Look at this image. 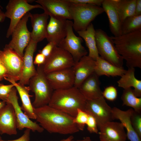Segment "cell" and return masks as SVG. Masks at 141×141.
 <instances>
[{
  "instance_id": "cell-1",
  "label": "cell",
  "mask_w": 141,
  "mask_h": 141,
  "mask_svg": "<svg viewBox=\"0 0 141 141\" xmlns=\"http://www.w3.org/2000/svg\"><path fill=\"white\" fill-rule=\"evenodd\" d=\"M37 121L50 133L72 134L79 132L74 117L48 105L34 108Z\"/></svg>"
},
{
  "instance_id": "cell-2",
  "label": "cell",
  "mask_w": 141,
  "mask_h": 141,
  "mask_svg": "<svg viewBox=\"0 0 141 141\" xmlns=\"http://www.w3.org/2000/svg\"><path fill=\"white\" fill-rule=\"evenodd\" d=\"M111 37L128 68H141V30Z\"/></svg>"
},
{
  "instance_id": "cell-3",
  "label": "cell",
  "mask_w": 141,
  "mask_h": 141,
  "mask_svg": "<svg viewBox=\"0 0 141 141\" xmlns=\"http://www.w3.org/2000/svg\"><path fill=\"white\" fill-rule=\"evenodd\" d=\"M86 100L78 88L73 86L54 90L48 105L74 117L78 109L85 110Z\"/></svg>"
},
{
  "instance_id": "cell-4",
  "label": "cell",
  "mask_w": 141,
  "mask_h": 141,
  "mask_svg": "<svg viewBox=\"0 0 141 141\" xmlns=\"http://www.w3.org/2000/svg\"><path fill=\"white\" fill-rule=\"evenodd\" d=\"M30 90L35 95L32 104L34 108L48 105L54 90L44 72L42 65L37 66L36 73L29 80Z\"/></svg>"
},
{
  "instance_id": "cell-5",
  "label": "cell",
  "mask_w": 141,
  "mask_h": 141,
  "mask_svg": "<svg viewBox=\"0 0 141 141\" xmlns=\"http://www.w3.org/2000/svg\"><path fill=\"white\" fill-rule=\"evenodd\" d=\"M69 3V10L73 20V28L77 32L85 30L96 16L104 12L100 6Z\"/></svg>"
},
{
  "instance_id": "cell-6",
  "label": "cell",
  "mask_w": 141,
  "mask_h": 141,
  "mask_svg": "<svg viewBox=\"0 0 141 141\" xmlns=\"http://www.w3.org/2000/svg\"><path fill=\"white\" fill-rule=\"evenodd\" d=\"M96 46L99 55L113 64L123 68V60L118 53L111 37L101 29L95 30Z\"/></svg>"
},
{
  "instance_id": "cell-7",
  "label": "cell",
  "mask_w": 141,
  "mask_h": 141,
  "mask_svg": "<svg viewBox=\"0 0 141 141\" xmlns=\"http://www.w3.org/2000/svg\"><path fill=\"white\" fill-rule=\"evenodd\" d=\"M36 8L43 9L39 4H30L26 0H10L6 7L4 13L5 17L10 20V24L7 30L6 37L11 35L13 31L19 21L24 15L30 10Z\"/></svg>"
},
{
  "instance_id": "cell-8",
  "label": "cell",
  "mask_w": 141,
  "mask_h": 141,
  "mask_svg": "<svg viewBox=\"0 0 141 141\" xmlns=\"http://www.w3.org/2000/svg\"><path fill=\"white\" fill-rule=\"evenodd\" d=\"M30 14L28 12L19 21L12 32L11 40L6 45L22 57L24 55V50L31 40V32L28 31L27 26Z\"/></svg>"
},
{
  "instance_id": "cell-9",
  "label": "cell",
  "mask_w": 141,
  "mask_h": 141,
  "mask_svg": "<svg viewBox=\"0 0 141 141\" xmlns=\"http://www.w3.org/2000/svg\"><path fill=\"white\" fill-rule=\"evenodd\" d=\"M0 58L7 71L4 79L19 81L23 68V57L5 45L3 50H0Z\"/></svg>"
},
{
  "instance_id": "cell-10",
  "label": "cell",
  "mask_w": 141,
  "mask_h": 141,
  "mask_svg": "<svg viewBox=\"0 0 141 141\" xmlns=\"http://www.w3.org/2000/svg\"><path fill=\"white\" fill-rule=\"evenodd\" d=\"M73 29V22L70 20H67L66 36L57 46L68 52L75 63L83 56L87 55L88 52L82 45L83 42L82 38L74 34Z\"/></svg>"
},
{
  "instance_id": "cell-11",
  "label": "cell",
  "mask_w": 141,
  "mask_h": 141,
  "mask_svg": "<svg viewBox=\"0 0 141 141\" xmlns=\"http://www.w3.org/2000/svg\"><path fill=\"white\" fill-rule=\"evenodd\" d=\"M75 62L71 55L64 49L56 46L42 65L43 70L47 74L53 72L73 67Z\"/></svg>"
},
{
  "instance_id": "cell-12",
  "label": "cell",
  "mask_w": 141,
  "mask_h": 141,
  "mask_svg": "<svg viewBox=\"0 0 141 141\" xmlns=\"http://www.w3.org/2000/svg\"><path fill=\"white\" fill-rule=\"evenodd\" d=\"M112 108L104 98L86 100L85 110L96 119L98 127L101 124L113 120Z\"/></svg>"
},
{
  "instance_id": "cell-13",
  "label": "cell",
  "mask_w": 141,
  "mask_h": 141,
  "mask_svg": "<svg viewBox=\"0 0 141 141\" xmlns=\"http://www.w3.org/2000/svg\"><path fill=\"white\" fill-rule=\"evenodd\" d=\"M17 92L15 87H13L8 96L6 103H10L13 108L16 118L17 128L22 130L26 128L33 132H42L44 129L36 122L31 120L22 111L18 103Z\"/></svg>"
},
{
  "instance_id": "cell-14",
  "label": "cell",
  "mask_w": 141,
  "mask_h": 141,
  "mask_svg": "<svg viewBox=\"0 0 141 141\" xmlns=\"http://www.w3.org/2000/svg\"><path fill=\"white\" fill-rule=\"evenodd\" d=\"M36 2L42 6L45 13L57 18L72 20L68 0H37Z\"/></svg>"
},
{
  "instance_id": "cell-15",
  "label": "cell",
  "mask_w": 141,
  "mask_h": 141,
  "mask_svg": "<svg viewBox=\"0 0 141 141\" xmlns=\"http://www.w3.org/2000/svg\"><path fill=\"white\" fill-rule=\"evenodd\" d=\"M54 90L69 88L74 86L75 76L73 67L46 74Z\"/></svg>"
},
{
  "instance_id": "cell-16",
  "label": "cell",
  "mask_w": 141,
  "mask_h": 141,
  "mask_svg": "<svg viewBox=\"0 0 141 141\" xmlns=\"http://www.w3.org/2000/svg\"><path fill=\"white\" fill-rule=\"evenodd\" d=\"M100 141H126V133L120 122L110 121L98 127Z\"/></svg>"
},
{
  "instance_id": "cell-17",
  "label": "cell",
  "mask_w": 141,
  "mask_h": 141,
  "mask_svg": "<svg viewBox=\"0 0 141 141\" xmlns=\"http://www.w3.org/2000/svg\"><path fill=\"white\" fill-rule=\"evenodd\" d=\"M37 43L31 40L26 48L23 57V66L21 78L19 83L25 85H28L30 79L36 73L33 61V56Z\"/></svg>"
},
{
  "instance_id": "cell-18",
  "label": "cell",
  "mask_w": 141,
  "mask_h": 141,
  "mask_svg": "<svg viewBox=\"0 0 141 141\" xmlns=\"http://www.w3.org/2000/svg\"><path fill=\"white\" fill-rule=\"evenodd\" d=\"M67 20L50 16L46 37L48 42L52 43L57 46L65 38L66 34Z\"/></svg>"
},
{
  "instance_id": "cell-19",
  "label": "cell",
  "mask_w": 141,
  "mask_h": 141,
  "mask_svg": "<svg viewBox=\"0 0 141 141\" xmlns=\"http://www.w3.org/2000/svg\"><path fill=\"white\" fill-rule=\"evenodd\" d=\"M95 62L86 55L75 63L73 67L75 76L74 86L78 88L86 79L95 72Z\"/></svg>"
},
{
  "instance_id": "cell-20",
  "label": "cell",
  "mask_w": 141,
  "mask_h": 141,
  "mask_svg": "<svg viewBox=\"0 0 141 141\" xmlns=\"http://www.w3.org/2000/svg\"><path fill=\"white\" fill-rule=\"evenodd\" d=\"M17 122L13 108L7 103L0 110V134L9 135L17 134Z\"/></svg>"
},
{
  "instance_id": "cell-21",
  "label": "cell",
  "mask_w": 141,
  "mask_h": 141,
  "mask_svg": "<svg viewBox=\"0 0 141 141\" xmlns=\"http://www.w3.org/2000/svg\"><path fill=\"white\" fill-rule=\"evenodd\" d=\"M99 77L94 72L86 79L78 88L86 99L104 98L100 87Z\"/></svg>"
},
{
  "instance_id": "cell-22",
  "label": "cell",
  "mask_w": 141,
  "mask_h": 141,
  "mask_svg": "<svg viewBox=\"0 0 141 141\" xmlns=\"http://www.w3.org/2000/svg\"><path fill=\"white\" fill-rule=\"evenodd\" d=\"M133 109L122 110L116 107L112 108L113 120H119L127 131V137L130 141H141V138L134 130L131 123V117Z\"/></svg>"
},
{
  "instance_id": "cell-23",
  "label": "cell",
  "mask_w": 141,
  "mask_h": 141,
  "mask_svg": "<svg viewBox=\"0 0 141 141\" xmlns=\"http://www.w3.org/2000/svg\"><path fill=\"white\" fill-rule=\"evenodd\" d=\"M30 17L32 28L31 40L38 43L46 38L49 15L44 12L40 14L31 13Z\"/></svg>"
},
{
  "instance_id": "cell-24",
  "label": "cell",
  "mask_w": 141,
  "mask_h": 141,
  "mask_svg": "<svg viewBox=\"0 0 141 141\" xmlns=\"http://www.w3.org/2000/svg\"><path fill=\"white\" fill-rule=\"evenodd\" d=\"M102 8L108 16L109 29L114 36L122 34L121 23L114 0H104Z\"/></svg>"
},
{
  "instance_id": "cell-25",
  "label": "cell",
  "mask_w": 141,
  "mask_h": 141,
  "mask_svg": "<svg viewBox=\"0 0 141 141\" xmlns=\"http://www.w3.org/2000/svg\"><path fill=\"white\" fill-rule=\"evenodd\" d=\"M6 80L13 84L18 92L20 97L22 104L21 107L24 113L30 119H36L34 108L32 104L30 98L29 87L21 84L14 81L7 80Z\"/></svg>"
},
{
  "instance_id": "cell-26",
  "label": "cell",
  "mask_w": 141,
  "mask_h": 141,
  "mask_svg": "<svg viewBox=\"0 0 141 141\" xmlns=\"http://www.w3.org/2000/svg\"><path fill=\"white\" fill-rule=\"evenodd\" d=\"M95 61V73L99 77H121L126 71L123 67L115 66L100 56Z\"/></svg>"
},
{
  "instance_id": "cell-27",
  "label": "cell",
  "mask_w": 141,
  "mask_h": 141,
  "mask_svg": "<svg viewBox=\"0 0 141 141\" xmlns=\"http://www.w3.org/2000/svg\"><path fill=\"white\" fill-rule=\"evenodd\" d=\"M134 68H128L126 72L117 81L118 86L124 89L133 87L136 96L141 97V80L137 79L135 76Z\"/></svg>"
},
{
  "instance_id": "cell-28",
  "label": "cell",
  "mask_w": 141,
  "mask_h": 141,
  "mask_svg": "<svg viewBox=\"0 0 141 141\" xmlns=\"http://www.w3.org/2000/svg\"><path fill=\"white\" fill-rule=\"evenodd\" d=\"M77 32L85 41L89 50L88 56L96 61L99 56L96 41L95 30L93 25L91 23L85 30Z\"/></svg>"
},
{
  "instance_id": "cell-29",
  "label": "cell",
  "mask_w": 141,
  "mask_h": 141,
  "mask_svg": "<svg viewBox=\"0 0 141 141\" xmlns=\"http://www.w3.org/2000/svg\"><path fill=\"white\" fill-rule=\"evenodd\" d=\"M121 24L126 18L135 15L136 0H114Z\"/></svg>"
},
{
  "instance_id": "cell-30",
  "label": "cell",
  "mask_w": 141,
  "mask_h": 141,
  "mask_svg": "<svg viewBox=\"0 0 141 141\" xmlns=\"http://www.w3.org/2000/svg\"><path fill=\"white\" fill-rule=\"evenodd\" d=\"M122 105L131 107L137 112L141 111V98L134 95L131 88L124 89L121 97Z\"/></svg>"
},
{
  "instance_id": "cell-31",
  "label": "cell",
  "mask_w": 141,
  "mask_h": 141,
  "mask_svg": "<svg viewBox=\"0 0 141 141\" xmlns=\"http://www.w3.org/2000/svg\"><path fill=\"white\" fill-rule=\"evenodd\" d=\"M141 30V15H135L126 18L121 24L122 34L132 33Z\"/></svg>"
},
{
  "instance_id": "cell-32",
  "label": "cell",
  "mask_w": 141,
  "mask_h": 141,
  "mask_svg": "<svg viewBox=\"0 0 141 141\" xmlns=\"http://www.w3.org/2000/svg\"><path fill=\"white\" fill-rule=\"evenodd\" d=\"M88 114L85 111L78 109L77 114L73 119L74 122L80 131H83L86 125L88 118Z\"/></svg>"
},
{
  "instance_id": "cell-33",
  "label": "cell",
  "mask_w": 141,
  "mask_h": 141,
  "mask_svg": "<svg viewBox=\"0 0 141 141\" xmlns=\"http://www.w3.org/2000/svg\"><path fill=\"white\" fill-rule=\"evenodd\" d=\"M131 120L132 126L136 133L141 138V114L134 110Z\"/></svg>"
},
{
  "instance_id": "cell-34",
  "label": "cell",
  "mask_w": 141,
  "mask_h": 141,
  "mask_svg": "<svg viewBox=\"0 0 141 141\" xmlns=\"http://www.w3.org/2000/svg\"><path fill=\"white\" fill-rule=\"evenodd\" d=\"M103 97L110 101H114L117 98L118 91L116 88L113 86L106 87L102 92Z\"/></svg>"
},
{
  "instance_id": "cell-35",
  "label": "cell",
  "mask_w": 141,
  "mask_h": 141,
  "mask_svg": "<svg viewBox=\"0 0 141 141\" xmlns=\"http://www.w3.org/2000/svg\"><path fill=\"white\" fill-rule=\"evenodd\" d=\"M14 87V85L12 84L5 85L0 83V100L6 103L8 96Z\"/></svg>"
},
{
  "instance_id": "cell-36",
  "label": "cell",
  "mask_w": 141,
  "mask_h": 141,
  "mask_svg": "<svg viewBox=\"0 0 141 141\" xmlns=\"http://www.w3.org/2000/svg\"><path fill=\"white\" fill-rule=\"evenodd\" d=\"M88 114V120L86 125L88 131L91 133H98V127L96 120L92 115L89 114Z\"/></svg>"
},
{
  "instance_id": "cell-37",
  "label": "cell",
  "mask_w": 141,
  "mask_h": 141,
  "mask_svg": "<svg viewBox=\"0 0 141 141\" xmlns=\"http://www.w3.org/2000/svg\"><path fill=\"white\" fill-rule=\"evenodd\" d=\"M104 0H68L72 3L89 4L100 6L102 5Z\"/></svg>"
},
{
  "instance_id": "cell-38",
  "label": "cell",
  "mask_w": 141,
  "mask_h": 141,
  "mask_svg": "<svg viewBox=\"0 0 141 141\" xmlns=\"http://www.w3.org/2000/svg\"><path fill=\"white\" fill-rule=\"evenodd\" d=\"M56 46H57L53 43L48 42L42 50L39 51V52L42 54L46 58L50 55Z\"/></svg>"
},
{
  "instance_id": "cell-39",
  "label": "cell",
  "mask_w": 141,
  "mask_h": 141,
  "mask_svg": "<svg viewBox=\"0 0 141 141\" xmlns=\"http://www.w3.org/2000/svg\"><path fill=\"white\" fill-rule=\"evenodd\" d=\"M30 129L26 128L25 131L23 134L17 139L11 140H4L1 139L0 141H29L30 139Z\"/></svg>"
},
{
  "instance_id": "cell-40",
  "label": "cell",
  "mask_w": 141,
  "mask_h": 141,
  "mask_svg": "<svg viewBox=\"0 0 141 141\" xmlns=\"http://www.w3.org/2000/svg\"><path fill=\"white\" fill-rule=\"evenodd\" d=\"M46 58L42 54L39 53L36 55L33 63L34 64L37 65V66L43 65L45 63Z\"/></svg>"
},
{
  "instance_id": "cell-41",
  "label": "cell",
  "mask_w": 141,
  "mask_h": 141,
  "mask_svg": "<svg viewBox=\"0 0 141 141\" xmlns=\"http://www.w3.org/2000/svg\"><path fill=\"white\" fill-rule=\"evenodd\" d=\"M7 76V71L4 65L2 63L0 64V81L4 79Z\"/></svg>"
},
{
  "instance_id": "cell-42",
  "label": "cell",
  "mask_w": 141,
  "mask_h": 141,
  "mask_svg": "<svg viewBox=\"0 0 141 141\" xmlns=\"http://www.w3.org/2000/svg\"><path fill=\"white\" fill-rule=\"evenodd\" d=\"M134 15H141V0H136Z\"/></svg>"
},
{
  "instance_id": "cell-43",
  "label": "cell",
  "mask_w": 141,
  "mask_h": 141,
  "mask_svg": "<svg viewBox=\"0 0 141 141\" xmlns=\"http://www.w3.org/2000/svg\"><path fill=\"white\" fill-rule=\"evenodd\" d=\"M1 7L0 4V23L3 22L6 17L5 16L4 13L2 11Z\"/></svg>"
},
{
  "instance_id": "cell-44",
  "label": "cell",
  "mask_w": 141,
  "mask_h": 141,
  "mask_svg": "<svg viewBox=\"0 0 141 141\" xmlns=\"http://www.w3.org/2000/svg\"><path fill=\"white\" fill-rule=\"evenodd\" d=\"M71 141H93L89 137H86L81 139L74 140L73 139Z\"/></svg>"
},
{
  "instance_id": "cell-45",
  "label": "cell",
  "mask_w": 141,
  "mask_h": 141,
  "mask_svg": "<svg viewBox=\"0 0 141 141\" xmlns=\"http://www.w3.org/2000/svg\"><path fill=\"white\" fill-rule=\"evenodd\" d=\"M74 139L72 136H70L66 139H63L60 141H71Z\"/></svg>"
},
{
  "instance_id": "cell-46",
  "label": "cell",
  "mask_w": 141,
  "mask_h": 141,
  "mask_svg": "<svg viewBox=\"0 0 141 141\" xmlns=\"http://www.w3.org/2000/svg\"><path fill=\"white\" fill-rule=\"evenodd\" d=\"M6 104L5 102L0 100V110Z\"/></svg>"
},
{
  "instance_id": "cell-47",
  "label": "cell",
  "mask_w": 141,
  "mask_h": 141,
  "mask_svg": "<svg viewBox=\"0 0 141 141\" xmlns=\"http://www.w3.org/2000/svg\"><path fill=\"white\" fill-rule=\"evenodd\" d=\"M2 63V61L1 60L0 58V64Z\"/></svg>"
},
{
  "instance_id": "cell-48",
  "label": "cell",
  "mask_w": 141,
  "mask_h": 141,
  "mask_svg": "<svg viewBox=\"0 0 141 141\" xmlns=\"http://www.w3.org/2000/svg\"><path fill=\"white\" fill-rule=\"evenodd\" d=\"M1 139H1V136H0V140Z\"/></svg>"
}]
</instances>
